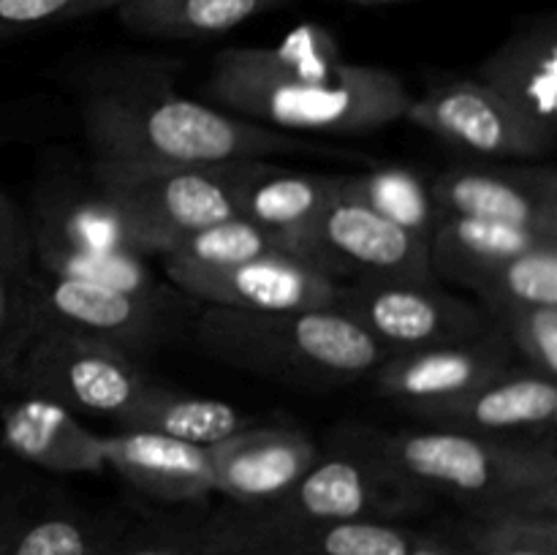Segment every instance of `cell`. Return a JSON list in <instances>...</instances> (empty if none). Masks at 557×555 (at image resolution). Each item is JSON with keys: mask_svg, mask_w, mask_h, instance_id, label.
<instances>
[{"mask_svg": "<svg viewBox=\"0 0 557 555\" xmlns=\"http://www.w3.org/2000/svg\"><path fill=\"white\" fill-rule=\"evenodd\" d=\"M120 0H0V41L112 11Z\"/></svg>", "mask_w": 557, "mask_h": 555, "instance_id": "cell-34", "label": "cell"}, {"mask_svg": "<svg viewBox=\"0 0 557 555\" xmlns=\"http://www.w3.org/2000/svg\"><path fill=\"white\" fill-rule=\"evenodd\" d=\"M343 3H354V5H395V3H411V0H343Z\"/></svg>", "mask_w": 557, "mask_h": 555, "instance_id": "cell-39", "label": "cell"}, {"mask_svg": "<svg viewBox=\"0 0 557 555\" xmlns=\"http://www.w3.org/2000/svg\"><path fill=\"white\" fill-rule=\"evenodd\" d=\"M212 107L272 131L359 136L406 114L411 92L389 69L351 63L321 25H302L275 47L223 49L205 82Z\"/></svg>", "mask_w": 557, "mask_h": 555, "instance_id": "cell-1", "label": "cell"}, {"mask_svg": "<svg viewBox=\"0 0 557 555\" xmlns=\"http://www.w3.org/2000/svg\"><path fill=\"white\" fill-rule=\"evenodd\" d=\"M335 308L351 316L386 357L471 341L493 324L482 305L455 297L438 283L343 281Z\"/></svg>", "mask_w": 557, "mask_h": 555, "instance_id": "cell-8", "label": "cell"}, {"mask_svg": "<svg viewBox=\"0 0 557 555\" xmlns=\"http://www.w3.org/2000/svg\"><path fill=\"white\" fill-rule=\"evenodd\" d=\"M33 267V234L27 218L5 196L0 201V275Z\"/></svg>", "mask_w": 557, "mask_h": 555, "instance_id": "cell-37", "label": "cell"}, {"mask_svg": "<svg viewBox=\"0 0 557 555\" xmlns=\"http://www.w3.org/2000/svg\"><path fill=\"white\" fill-rule=\"evenodd\" d=\"M539 243H557V234L482 218L441 215L430 237V261L435 278L471 288L490 270Z\"/></svg>", "mask_w": 557, "mask_h": 555, "instance_id": "cell-22", "label": "cell"}, {"mask_svg": "<svg viewBox=\"0 0 557 555\" xmlns=\"http://www.w3.org/2000/svg\"><path fill=\"white\" fill-rule=\"evenodd\" d=\"M177 63L114 58L82 82V125L92 163H226L299 150L283 131L174 90Z\"/></svg>", "mask_w": 557, "mask_h": 555, "instance_id": "cell-2", "label": "cell"}, {"mask_svg": "<svg viewBox=\"0 0 557 555\" xmlns=\"http://www.w3.org/2000/svg\"><path fill=\"white\" fill-rule=\"evenodd\" d=\"M319 446L294 428H243L210 446L215 493L243 506L277 504L299 482Z\"/></svg>", "mask_w": 557, "mask_h": 555, "instance_id": "cell-15", "label": "cell"}, {"mask_svg": "<svg viewBox=\"0 0 557 555\" xmlns=\"http://www.w3.org/2000/svg\"><path fill=\"white\" fill-rule=\"evenodd\" d=\"M403 120L457 150L506 161L547 158L557 141L476 76L441 82L422 98H411Z\"/></svg>", "mask_w": 557, "mask_h": 555, "instance_id": "cell-10", "label": "cell"}, {"mask_svg": "<svg viewBox=\"0 0 557 555\" xmlns=\"http://www.w3.org/2000/svg\"><path fill=\"white\" fill-rule=\"evenodd\" d=\"M515 368V354L495 324L479 337L419 351L389 354L373 370L375 390L411 411L455 400Z\"/></svg>", "mask_w": 557, "mask_h": 555, "instance_id": "cell-14", "label": "cell"}, {"mask_svg": "<svg viewBox=\"0 0 557 555\" xmlns=\"http://www.w3.org/2000/svg\"><path fill=\"white\" fill-rule=\"evenodd\" d=\"M0 555H3V517H0Z\"/></svg>", "mask_w": 557, "mask_h": 555, "instance_id": "cell-40", "label": "cell"}, {"mask_svg": "<svg viewBox=\"0 0 557 555\" xmlns=\"http://www.w3.org/2000/svg\"><path fill=\"white\" fill-rule=\"evenodd\" d=\"M166 278L205 305L256 313L335 308L341 283L319 264L299 256L267 254L226 267L163 261Z\"/></svg>", "mask_w": 557, "mask_h": 555, "instance_id": "cell-11", "label": "cell"}, {"mask_svg": "<svg viewBox=\"0 0 557 555\" xmlns=\"http://www.w3.org/2000/svg\"><path fill=\"white\" fill-rule=\"evenodd\" d=\"M308 259L337 281L435 283L430 243L359 205L337 183L310 232Z\"/></svg>", "mask_w": 557, "mask_h": 555, "instance_id": "cell-9", "label": "cell"}, {"mask_svg": "<svg viewBox=\"0 0 557 555\" xmlns=\"http://www.w3.org/2000/svg\"><path fill=\"white\" fill-rule=\"evenodd\" d=\"M117 428L150 430V433L188 441V444L212 446L248 428V419L232 403L215 400V397L183 395V392L166 390L156 381L117 419Z\"/></svg>", "mask_w": 557, "mask_h": 555, "instance_id": "cell-24", "label": "cell"}, {"mask_svg": "<svg viewBox=\"0 0 557 555\" xmlns=\"http://www.w3.org/2000/svg\"><path fill=\"white\" fill-rule=\"evenodd\" d=\"M484 313L557 305V243H539L506 259L471 286Z\"/></svg>", "mask_w": 557, "mask_h": 555, "instance_id": "cell-28", "label": "cell"}, {"mask_svg": "<svg viewBox=\"0 0 557 555\" xmlns=\"http://www.w3.org/2000/svg\"><path fill=\"white\" fill-rule=\"evenodd\" d=\"M232 174L237 215L275 234L299 259H308L310 232L335 194L337 174L297 172L264 158L232 161Z\"/></svg>", "mask_w": 557, "mask_h": 555, "instance_id": "cell-17", "label": "cell"}, {"mask_svg": "<svg viewBox=\"0 0 557 555\" xmlns=\"http://www.w3.org/2000/svg\"><path fill=\"white\" fill-rule=\"evenodd\" d=\"M156 384L141 359L60 326L38 324L22 348L9 395H36L69 411L117 422Z\"/></svg>", "mask_w": 557, "mask_h": 555, "instance_id": "cell-6", "label": "cell"}, {"mask_svg": "<svg viewBox=\"0 0 557 555\" xmlns=\"http://www.w3.org/2000/svg\"><path fill=\"white\" fill-rule=\"evenodd\" d=\"M428 506V495L386 457L375 433H354L319 452L299 482L261 522L403 520Z\"/></svg>", "mask_w": 557, "mask_h": 555, "instance_id": "cell-5", "label": "cell"}, {"mask_svg": "<svg viewBox=\"0 0 557 555\" xmlns=\"http://www.w3.org/2000/svg\"><path fill=\"white\" fill-rule=\"evenodd\" d=\"M112 536L114 528L69 509L3 517V555H107Z\"/></svg>", "mask_w": 557, "mask_h": 555, "instance_id": "cell-29", "label": "cell"}, {"mask_svg": "<svg viewBox=\"0 0 557 555\" xmlns=\"http://www.w3.org/2000/svg\"><path fill=\"white\" fill-rule=\"evenodd\" d=\"M292 0H120L114 5L125 30L166 41H199L232 33Z\"/></svg>", "mask_w": 557, "mask_h": 555, "instance_id": "cell-23", "label": "cell"}, {"mask_svg": "<svg viewBox=\"0 0 557 555\" xmlns=\"http://www.w3.org/2000/svg\"><path fill=\"white\" fill-rule=\"evenodd\" d=\"M27 226L33 243L96 254H141L147 259L156 256L152 239L98 185L92 190H44Z\"/></svg>", "mask_w": 557, "mask_h": 555, "instance_id": "cell-21", "label": "cell"}, {"mask_svg": "<svg viewBox=\"0 0 557 555\" xmlns=\"http://www.w3.org/2000/svg\"><path fill=\"white\" fill-rule=\"evenodd\" d=\"M473 555H557V517L511 515L466 528Z\"/></svg>", "mask_w": 557, "mask_h": 555, "instance_id": "cell-32", "label": "cell"}, {"mask_svg": "<svg viewBox=\"0 0 557 555\" xmlns=\"http://www.w3.org/2000/svg\"><path fill=\"white\" fill-rule=\"evenodd\" d=\"M33 270L36 267L0 275V397L11 392L22 348L38 330Z\"/></svg>", "mask_w": 557, "mask_h": 555, "instance_id": "cell-31", "label": "cell"}, {"mask_svg": "<svg viewBox=\"0 0 557 555\" xmlns=\"http://www.w3.org/2000/svg\"><path fill=\"white\" fill-rule=\"evenodd\" d=\"M33 267L54 278L92 283L147 299H166V288L141 254H96L54 243H33Z\"/></svg>", "mask_w": 557, "mask_h": 555, "instance_id": "cell-27", "label": "cell"}, {"mask_svg": "<svg viewBox=\"0 0 557 555\" xmlns=\"http://www.w3.org/2000/svg\"><path fill=\"white\" fill-rule=\"evenodd\" d=\"M515 359L528 370L557 379V305L506 310L493 316Z\"/></svg>", "mask_w": 557, "mask_h": 555, "instance_id": "cell-33", "label": "cell"}, {"mask_svg": "<svg viewBox=\"0 0 557 555\" xmlns=\"http://www.w3.org/2000/svg\"><path fill=\"white\" fill-rule=\"evenodd\" d=\"M0 433L22 460L52 473H101V435L76 419L74 411L36 395L0 397Z\"/></svg>", "mask_w": 557, "mask_h": 555, "instance_id": "cell-19", "label": "cell"}, {"mask_svg": "<svg viewBox=\"0 0 557 555\" xmlns=\"http://www.w3.org/2000/svg\"><path fill=\"white\" fill-rule=\"evenodd\" d=\"M337 188L359 205L370 207L395 226L430 243L441 212L435 207L430 183L408 166H375L359 174H337Z\"/></svg>", "mask_w": 557, "mask_h": 555, "instance_id": "cell-25", "label": "cell"}, {"mask_svg": "<svg viewBox=\"0 0 557 555\" xmlns=\"http://www.w3.org/2000/svg\"><path fill=\"white\" fill-rule=\"evenodd\" d=\"M33 288L38 324L109 343L136 359L166 337L172 321L166 299L134 297L114 288L47 275L41 270H33Z\"/></svg>", "mask_w": 557, "mask_h": 555, "instance_id": "cell-12", "label": "cell"}, {"mask_svg": "<svg viewBox=\"0 0 557 555\" xmlns=\"http://www.w3.org/2000/svg\"><path fill=\"white\" fill-rule=\"evenodd\" d=\"M199 341L234 368L310 390L357 381L386 359L384 348L337 308L256 313L207 305Z\"/></svg>", "mask_w": 557, "mask_h": 555, "instance_id": "cell-4", "label": "cell"}, {"mask_svg": "<svg viewBox=\"0 0 557 555\" xmlns=\"http://www.w3.org/2000/svg\"><path fill=\"white\" fill-rule=\"evenodd\" d=\"M267 254H288L297 256L283 239L264 232L256 223L234 215L226 221L210 223V226L194 229L169 237L158 250L161 261H183V264L199 267H226L237 261L256 259Z\"/></svg>", "mask_w": 557, "mask_h": 555, "instance_id": "cell-30", "label": "cell"}, {"mask_svg": "<svg viewBox=\"0 0 557 555\" xmlns=\"http://www.w3.org/2000/svg\"><path fill=\"white\" fill-rule=\"evenodd\" d=\"M207 555H302L283 539L261 531L253 522H228L212 526Z\"/></svg>", "mask_w": 557, "mask_h": 555, "instance_id": "cell-36", "label": "cell"}, {"mask_svg": "<svg viewBox=\"0 0 557 555\" xmlns=\"http://www.w3.org/2000/svg\"><path fill=\"white\" fill-rule=\"evenodd\" d=\"M210 533L174 526H139L134 531H114L107 555H207Z\"/></svg>", "mask_w": 557, "mask_h": 555, "instance_id": "cell-35", "label": "cell"}, {"mask_svg": "<svg viewBox=\"0 0 557 555\" xmlns=\"http://www.w3.org/2000/svg\"><path fill=\"white\" fill-rule=\"evenodd\" d=\"M381 449L424 495H444L473 520L557 517L553 439L484 435L449 428L375 433Z\"/></svg>", "mask_w": 557, "mask_h": 555, "instance_id": "cell-3", "label": "cell"}, {"mask_svg": "<svg viewBox=\"0 0 557 555\" xmlns=\"http://www.w3.org/2000/svg\"><path fill=\"white\" fill-rule=\"evenodd\" d=\"M253 522L302 555H411L417 531L397 520Z\"/></svg>", "mask_w": 557, "mask_h": 555, "instance_id": "cell-26", "label": "cell"}, {"mask_svg": "<svg viewBox=\"0 0 557 555\" xmlns=\"http://www.w3.org/2000/svg\"><path fill=\"white\" fill-rule=\"evenodd\" d=\"M101 444L107 468H114L125 482L150 498L194 504L215 493L210 446L131 428L101 435Z\"/></svg>", "mask_w": 557, "mask_h": 555, "instance_id": "cell-18", "label": "cell"}, {"mask_svg": "<svg viewBox=\"0 0 557 555\" xmlns=\"http://www.w3.org/2000/svg\"><path fill=\"white\" fill-rule=\"evenodd\" d=\"M441 215H466L557 234V174L525 163H460L430 180Z\"/></svg>", "mask_w": 557, "mask_h": 555, "instance_id": "cell-13", "label": "cell"}, {"mask_svg": "<svg viewBox=\"0 0 557 555\" xmlns=\"http://www.w3.org/2000/svg\"><path fill=\"white\" fill-rule=\"evenodd\" d=\"M476 79L515 103L539 128L557 136V16L525 20L479 65Z\"/></svg>", "mask_w": 557, "mask_h": 555, "instance_id": "cell-20", "label": "cell"}, {"mask_svg": "<svg viewBox=\"0 0 557 555\" xmlns=\"http://www.w3.org/2000/svg\"><path fill=\"white\" fill-rule=\"evenodd\" d=\"M92 177L161 250L169 237L237 215L232 161L92 163Z\"/></svg>", "mask_w": 557, "mask_h": 555, "instance_id": "cell-7", "label": "cell"}, {"mask_svg": "<svg viewBox=\"0 0 557 555\" xmlns=\"http://www.w3.org/2000/svg\"><path fill=\"white\" fill-rule=\"evenodd\" d=\"M5 199V194H3V190H0V201H3Z\"/></svg>", "mask_w": 557, "mask_h": 555, "instance_id": "cell-41", "label": "cell"}, {"mask_svg": "<svg viewBox=\"0 0 557 555\" xmlns=\"http://www.w3.org/2000/svg\"><path fill=\"white\" fill-rule=\"evenodd\" d=\"M419 417L430 428L466 430L484 435H553L557 417V379H547L528 368H509L506 373L484 381L476 390L419 408Z\"/></svg>", "mask_w": 557, "mask_h": 555, "instance_id": "cell-16", "label": "cell"}, {"mask_svg": "<svg viewBox=\"0 0 557 555\" xmlns=\"http://www.w3.org/2000/svg\"><path fill=\"white\" fill-rule=\"evenodd\" d=\"M411 555H473L468 533H438V531H417Z\"/></svg>", "mask_w": 557, "mask_h": 555, "instance_id": "cell-38", "label": "cell"}]
</instances>
